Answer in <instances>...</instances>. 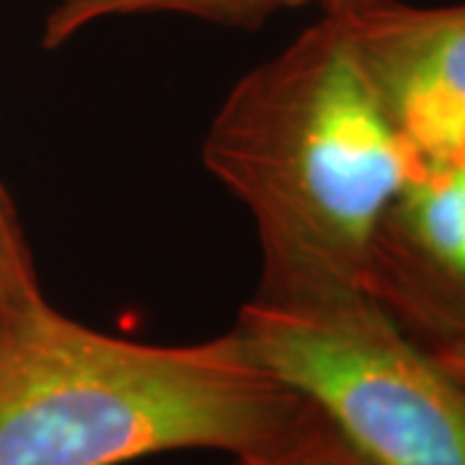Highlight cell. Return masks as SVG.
I'll use <instances>...</instances> for the list:
<instances>
[{
  "label": "cell",
  "mask_w": 465,
  "mask_h": 465,
  "mask_svg": "<svg viewBox=\"0 0 465 465\" xmlns=\"http://www.w3.org/2000/svg\"><path fill=\"white\" fill-rule=\"evenodd\" d=\"M202 155L249 210L269 298L365 290L382 215L424 168L326 14L232 85Z\"/></svg>",
  "instance_id": "1"
},
{
  "label": "cell",
  "mask_w": 465,
  "mask_h": 465,
  "mask_svg": "<svg viewBox=\"0 0 465 465\" xmlns=\"http://www.w3.org/2000/svg\"><path fill=\"white\" fill-rule=\"evenodd\" d=\"M305 399L235 331L140 344L24 305L0 333V465H124L176 450L241 455Z\"/></svg>",
  "instance_id": "2"
},
{
  "label": "cell",
  "mask_w": 465,
  "mask_h": 465,
  "mask_svg": "<svg viewBox=\"0 0 465 465\" xmlns=\"http://www.w3.org/2000/svg\"><path fill=\"white\" fill-rule=\"evenodd\" d=\"M232 329L372 465H465V385L362 287L253 295Z\"/></svg>",
  "instance_id": "3"
},
{
  "label": "cell",
  "mask_w": 465,
  "mask_h": 465,
  "mask_svg": "<svg viewBox=\"0 0 465 465\" xmlns=\"http://www.w3.org/2000/svg\"><path fill=\"white\" fill-rule=\"evenodd\" d=\"M399 133L424 166H465V3L331 0Z\"/></svg>",
  "instance_id": "4"
},
{
  "label": "cell",
  "mask_w": 465,
  "mask_h": 465,
  "mask_svg": "<svg viewBox=\"0 0 465 465\" xmlns=\"http://www.w3.org/2000/svg\"><path fill=\"white\" fill-rule=\"evenodd\" d=\"M365 292L430 351H465V166H424L385 210Z\"/></svg>",
  "instance_id": "5"
},
{
  "label": "cell",
  "mask_w": 465,
  "mask_h": 465,
  "mask_svg": "<svg viewBox=\"0 0 465 465\" xmlns=\"http://www.w3.org/2000/svg\"><path fill=\"white\" fill-rule=\"evenodd\" d=\"M331 0H60L45 21V47L57 50L101 21L148 14H179L232 29H259L266 18Z\"/></svg>",
  "instance_id": "6"
},
{
  "label": "cell",
  "mask_w": 465,
  "mask_h": 465,
  "mask_svg": "<svg viewBox=\"0 0 465 465\" xmlns=\"http://www.w3.org/2000/svg\"><path fill=\"white\" fill-rule=\"evenodd\" d=\"M231 465H372L313 403L280 437L241 455Z\"/></svg>",
  "instance_id": "7"
},
{
  "label": "cell",
  "mask_w": 465,
  "mask_h": 465,
  "mask_svg": "<svg viewBox=\"0 0 465 465\" xmlns=\"http://www.w3.org/2000/svg\"><path fill=\"white\" fill-rule=\"evenodd\" d=\"M0 282L18 305L42 300L32 253L3 183H0Z\"/></svg>",
  "instance_id": "8"
},
{
  "label": "cell",
  "mask_w": 465,
  "mask_h": 465,
  "mask_svg": "<svg viewBox=\"0 0 465 465\" xmlns=\"http://www.w3.org/2000/svg\"><path fill=\"white\" fill-rule=\"evenodd\" d=\"M432 354L442 362V367H445L448 372H452V375L465 385V351H460V349H450V351H432Z\"/></svg>",
  "instance_id": "9"
},
{
  "label": "cell",
  "mask_w": 465,
  "mask_h": 465,
  "mask_svg": "<svg viewBox=\"0 0 465 465\" xmlns=\"http://www.w3.org/2000/svg\"><path fill=\"white\" fill-rule=\"evenodd\" d=\"M32 305V302H29ZM24 305H18L16 300L8 295V290L3 287L0 282V333L8 329V323H11V318L16 316V311H21Z\"/></svg>",
  "instance_id": "10"
}]
</instances>
